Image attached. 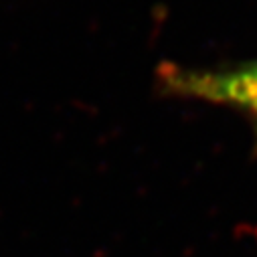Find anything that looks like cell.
Segmentation results:
<instances>
[{
	"label": "cell",
	"instance_id": "6da1fadb",
	"mask_svg": "<svg viewBox=\"0 0 257 257\" xmlns=\"http://www.w3.org/2000/svg\"><path fill=\"white\" fill-rule=\"evenodd\" d=\"M156 79L166 95L235 109L247 117L257 146V59L227 67H186L162 63Z\"/></svg>",
	"mask_w": 257,
	"mask_h": 257
}]
</instances>
